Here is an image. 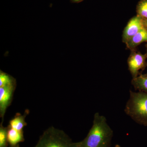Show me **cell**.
<instances>
[{"instance_id":"6da1fadb","label":"cell","mask_w":147,"mask_h":147,"mask_svg":"<svg viewBox=\"0 0 147 147\" xmlns=\"http://www.w3.org/2000/svg\"><path fill=\"white\" fill-rule=\"evenodd\" d=\"M113 134L105 117L96 113L91 128L85 139L78 142V147H109Z\"/></svg>"},{"instance_id":"7a4b0ae2","label":"cell","mask_w":147,"mask_h":147,"mask_svg":"<svg viewBox=\"0 0 147 147\" xmlns=\"http://www.w3.org/2000/svg\"><path fill=\"white\" fill-rule=\"evenodd\" d=\"M125 111L137 123L147 126V94L140 91H130Z\"/></svg>"},{"instance_id":"3957f363","label":"cell","mask_w":147,"mask_h":147,"mask_svg":"<svg viewBox=\"0 0 147 147\" xmlns=\"http://www.w3.org/2000/svg\"><path fill=\"white\" fill-rule=\"evenodd\" d=\"M34 147H78L64 131L55 127H49L40 137Z\"/></svg>"},{"instance_id":"277c9868","label":"cell","mask_w":147,"mask_h":147,"mask_svg":"<svg viewBox=\"0 0 147 147\" xmlns=\"http://www.w3.org/2000/svg\"><path fill=\"white\" fill-rule=\"evenodd\" d=\"M144 19L138 15L131 18L124 30L122 35L123 42L126 43L131 38L144 28Z\"/></svg>"},{"instance_id":"5b68a950","label":"cell","mask_w":147,"mask_h":147,"mask_svg":"<svg viewBox=\"0 0 147 147\" xmlns=\"http://www.w3.org/2000/svg\"><path fill=\"white\" fill-rule=\"evenodd\" d=\"M16 86L14 84L0 87V115L3 119L11 102Z\"/></svg>"},{"instance_id":"8992f818","label":"cell","mask_w":147,"mask_h":147,"mask_svg":"<svg viewBox=\"0 0 147 147\" xmlns=\"http://www.w3.org/2000/svg\"><path fill=\"white\" fill-rule=\"evenodd\" d=\"M147 54L140 53H132L128 59L129 69L133 78L138 76L139 70L144 67Z\"/></svg>"},{"instance_id":"52a82bcc","label":"cell","mask_w":147,"mask_h":147,"mask_svg":"<svg viewBox=\"0 0 147 147\" xmlns=\"http://www.w3.org/2000/svg\"><path fill=\"white\" fill-rule=\"evenodd\" d=\"M147 42V28H143L125 43L126 47L133 51L135 48L143 42Z\"/></svg>"},{"instance_id":"ba28073f","label":"cell","mask_w":147,"mask_h":147,"mask_svg":"<svg viewBox=\"0 0 147 147\" xmlns=\"http://www.w3.org/2000/svg\"><path fill=\"white\" fill-rule=\"evenodd\" d=\"M24 140L23 131H18L9 127L7 130V142L11 146H16L20 142H24Z\"/></svg>"},{"instance_id":"9c48e42d","label":"cell","mask_w":147,"mask_h":147,"mask_svg":"<svg viewBox=\"0 0 147 147\" xmlns=\"http://www.w3.org/2000/svg\"><path fill=\"white\" fill-rule=\"evenodd\" d=\"M131 84L135 89L147 94V74L133 78Z\"/></svg>"},{"instance_id":"30bf717a","label":"cell","mask_w":147,"mask_h":147,"mask_svg":"<svg viewBox=\"0 0 147 147\" xmlns=\"http://www.w3.org/2000/svg\"><path fill=\"white\" fill-rule=\"evenodd\" d=\"M27 114L16 115L14 118L12 119L9 122V127L14 129L18 131H23V128L27 125V123L25 121Z\"/></svg>"},{"instance_id":"8fae6325","label":"cell","mask_w":147,"mask_h":147,"mask_svg":"<svg viewBox=\"0 0 147 147\" xmlns=\"http://www.w3.org/2000/svg\"><path fill=\"white\" fill-rule=\"evenodd\" d=\"M16 84V79L9 74L0 71V87Z\"/></svg>"},{"instance_id":"7c38bea8","label":"cell","mask_w":147,"mask_h":147,"mask_svg":"<svg viewBox=\"0 0 147 147\" xmlns=\"http://www.w3.org/2000/svg\"><path fill=\"white\" fill-rule=\"evenodd\" d=\"M137 15L144 20L147 19V0H142L137 7Z\"/></svg>"},{"instance_id":"4fadbf2b","label":"cell","mask_w":147,"mask_h":147,"mask_svg":"<svg viewBox=\"0 0 147 147\" xmlns=\"http://www.w3.org/2000/svg\"><path fill=\"white\" fill-rule=\"evenodd\" d=\"M8 128L4 127L1 124L0 127V147H7Z\"/></svg>"},{"instance_id":"5bb4252c","label":"cell","mask_w":147,"mask_h":147,"mask_svg":"<svg viewBox=\"0 0 147 147\" xmlns=\"http://www.w3.org/2000/svg\"><path fill=\"white\" fill-rule=\"evenodd\" d=\"M144 24L145 27H146L147 28V19L144 20Z\"/></svg>"},{"instance_id":"9a60e30c","label":"cell","mask_w":147,"mask_h":147,"mask_svg":"<svg viewBox=\"0 0 147 147\" xmlns=\"http://www.w3.org/2000/svg\"><path fill=\"white\" fill-rule=\"evenodd\" d=\"M71 1L74 3H79L82 1L83 0H71Z\"/></svg>"},{"instance_id":"2e32d148","label":"cell","mask_w":147,"mask_h":147,"mask_svg":"<svg viewBox=\"0 0 147 147\" xmlns=\"http://www.w3.org/2000/svg\"><path fill=\"white\" fill-rule=\"evenodd\" d=\"M11 147H19V145L18 144L15 146H11Z\"/></svg>"},{"instance_id":"e0dca14e","label":"cell","mask_w":147,"mask_h":147,"mask_svg":"<svg viewBox=\"0 0 147 147\" xmlns=\"http://www.w3.org/2000/svg\"><path fill=\"white\" fill-rule=\"evenodd\" d=\"M115 147H121L120 146H119V145H116L115 146Z\"/></svg>"}]
</instances>
